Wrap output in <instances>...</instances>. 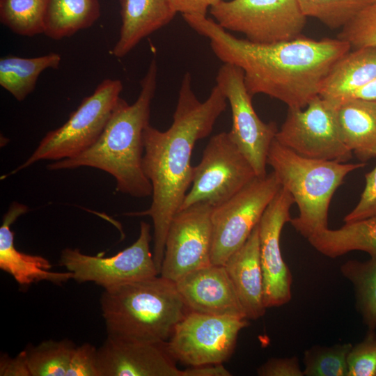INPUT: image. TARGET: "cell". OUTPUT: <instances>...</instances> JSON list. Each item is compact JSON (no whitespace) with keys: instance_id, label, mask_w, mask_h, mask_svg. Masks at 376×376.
Instances as JSON below:
<instances>
[{"instance_id":"obj_1","label":"cell","mask_w":376,"mask_h":376,"mask_svg":"<svg viewBox=\"0 0 376 376\" xmlns=\"http://www.w3.org/2000/svg\"><path fill=\"white\" fill-rule=\"evenodd\" d=\"M194 31L207 38L214 55L240 68L251 96L264 94L303 109L319 95L322 83L333 65L351 49L341 39L314 40L299 36L285 41L258 43L240 39L214 19L183 15Z\"/></svg>"},{"instance_id":"obj_2","label":"cell","mask_w":376,"mask_h":376,"mask_svg":"<svg viewBox=\"0 0 376 376\" xmlns=\"http://www.w3.org/2000/svg\"><path fill=\"white\" fill-rule=\"evenodd\" d=\"M227 100L216 84L200 101L187 72L181 81L173 123L165 131L148 125L143 131V169L152 185V203L133 216H149L153 224V259L160 272L167 232L192 182L191 157L197 141L205 138L225 111Z\"/></svg>"},{"instance_id":"obj_3","label":"cell","mask_w":376,"mask_h":376,"mask_svg":"<svg viewBox=\"0 0 376 376\" xmlns=\"http://www.w3.org/2000/svg\"><path fill=\"white\" fill-rule=\"evenodd\" d=\"M157 65L152 59L140 81L141 91L132 104L121 97L98 139L71 158L54 161L49 170L81 166L100 169L111 175L116 191L142 198L152 195V185L143 169V135L150 125V105L157 88Z\"/></svg>"},{"instance_id":"obj_4","label":"cell","mask_w":376,"mask_h":376,"mask_svg":"<svg viewBox=\"0 0 376 376\" xmlns=\"http://www.w3.org/2000/svg\"><path fill=\"white\" fill-rule=\"evenodd\" d=\"M100 307L107 337L166 343L189 312L175 282L161 276L104 290Z\"/></svg>"},{"instance_id":"obj_5","label":"cell","mask_w":376,"mask_h":376,"mask_svg":"<svg viewBox=\"0 0 376 376\" xmlns=\"http://www.w3.org/2000/svg\"><path fill=\"white\" fill-rule=\"evenodd\" d=\"M267 163L297 205L299 214L291 219V225L307 240L328 228L329 208L336 190L350 173L366 165L305 157L276 139Z\"/></svg>"},{"instance_id":"obj_6","label":"cell","mask_w":376,"mask_h":376,"mask_svg":"<svg viewBox=\"0 0 376 376\" xmlns=\"http://www.w3.org/2000/svg\"><path fill=\"white\" fill-rule=\"evenodd\" d=\"M123 90L120 80L107 79L85 97L68 120L46 134L30 157L9 175L41 160L71 158L91 147L106 127Z\"/></svg>"},{"instance_id":"obj_7","label":"cell","mask_w":376,"mask_h":376,"mask_svg":"<svg viewBox=\"0 0 376 376\" xmlns=\"http://www.w3.org/2000/svg\"><path fill=\"white\" fill-rule=\"evenodd\" d=\"M281 188L272 171L256 178L228 200L212 207V264L224 265L244 244Z\"/></svg>"},{"instance_id":"obj_8","label":"cell","mask_w":376,"mask_h":376,"mask_svg":"<svg viewBox=\"0 0 376 376\" xmlns=\"http://www.w3.org/2000/svg\"><path fill=\"white\" fill-rule=\"evenodd\" d=\"M210 13L226 30L258 43L299 37L307 18L298 0H221L210 6Z\"/></svg>"},{"instance_id":"obj_9","label":"cell","mask_w":376,"mask_h":376,"mask_svg":"<svg viewBox=\"0 0 376 376\" xmlns=\"http://www.w3.org/2000/svg\"><path fill=\"white\" fill-rule=\"evenodd\" d=\"M257 175L229 132L213 136L201 162L194 166L192 186L180 210L197 203L217 206L236 194Z\"/></svg>"},{"instance_id":"obj_10","label":"cell","mask_w":376,"mask_h":376,"mask_svg":"<svg viewBox=\"0 0 376 376\" xmlns=\"http://www.w3.org/2000/svg\"><path fill=\"white\" fill-rule=\"evenodd\" d=\"M248 319L189 311L165 343L169 354L189 366L219 364L227 361Z\"/></svg>"},{"instance_id":"obj_11","label":"cell","mask_w":376,"mask_h":376,"mask_svg":"<svg viewBox=\"0 0 376 376\" xmlns=\"http://www.w3.org/2000/svg\"><path fill=\"white\" fill-rule=\"evenodd\" d=\"M275 139L311 159L347 162L353 155L341 138L336 104L320 95L303 109L288 108Z\"/></svg>"},{"instance_id":"obj_12","label":"cell","mask_w":376,"mask_h":376,"mask_svg":"<svg viewBox=\"0 0 376 376\" xmlns=\"http://www.w3.org/2000/svg\"><path fill=\"white\" fill-rule=\"evenodd\" d=\"M150 225L140 223L139 235L130 246L109 257L89 256L78 249L61 251L59 264L78 283L93 282L104 290L159 275L150 251Z\"/></svg>"},{"instance_id":"obj_13","label":"cell","mask_w":376,"mask_h":376,"mask_svg":"<svg viewBox=\"0 0 376 376\" xmlns=\"http://www.w3.org/2000/svg\"><path fill=\"white\" fill-rule=\"evenodd\" d=\"M216 84L230 107L233 123L228 132L231 139L257 177L265 176L268 152L279 130L276 125L274 122L266 123L257 115L240 68L223 63L218 70Z\"/></svg>"},{"instance_id":"obj_14","label":"cell","mask_w":376,"mask_h":376,"mask_svg":"<svg viewBox=\"0 0 376 376\" xmlns=\"http://www.w3.org/2000/svg\"><path fill=\"white\" fill-rule=\"evenodd\" d=\"M212 207L197 203L173 217L159 275L173 282L211 263Z\"/></svg>"},{"instance_id":"obj_15","label":"cell","mask_w":376,"mask_h":376,"mask_svg":"<svg viewBox=\"0 0 376 376\" xmlns=\"http://www.w3.org/2000/svg\"><path fill=\"white\" fill-rule=\"evenodd\" d=\"M294 203L291 194L281 187L258 224L267 308L281 306L291 299L292 274L282 257L280 237L284 225L292 219L290 208Z\"/></svg>"},{"instance_id":"obj_16","label":"cell","mask_w":376,"mask_h":376,"mask_svg":"<svg viewBox=\"0 0 376 376\" xmlns=\"http://www.w3.org/2000/svg\"><path fill=\"white\" fill-rule=\"evenodd\" d=\"M99 376H184L165 343H143L107 337L97 348Z\"/></svg>"},{"instance_id":"obj_17","label":"cell","mask_w":376,"mask_h":376,"mask_svg":"<svg viewBox=\"0 0 376 376\" xmlns=\"http://www.w3.org/2000/svg\"><path fill=\"white\" fill-rule=\"evenodd\" d=\"M175 283L189 311L246 318L224 265L197 269Z\"/></svg>"},{"instance_id":"obj_18","label":"cell","mask_w":376,"mask_h":376,"mask_svg":"<svg viewBox=\"0 0 376 376\" xmlns=\"http://www.w3.org/2000/svg\"><path fill=\"white\" fill-rule=\"evenodd\" d=\"M28 211L25 205L14 202L4 214L0 227V269L10 274L20 285L46 281L61 285L73 279L71 272L50 271L49 261L41 256L29 255L15 248L10 226Z\"/></svg>"},{"instance_id":"obj_19","label":"cell","mask_w":376,"mask_h":376,"mask_svg":"<svg viewBox=\"0 0 376 376\" xmlns=\"http://www.w3.org/2000/svg\"><path fill=\"white\" fill-rule=\"evenodd\" d=\"M224 266L248 320L264 315V280L260 258L258 226Z\"/></svg>"},{"instance_id":"obj_20","label":"cell","mask_w":376,"mask_h":376,"mask_svg":"<svg viewBox=\"0 0 376 376\" xmlns=\"http://www.w3.org/2000/svg\"><path fill=\"white\" fill-rule=\"evenodd\" d=\"M121 26L112 54L122 58L143 38L170 23L177 13L167 0H118Z\"/></svg>"},{"instance_id":"obj_21","label":"cell","mask_w":376,"mask_h":376,"mask_svg":"<svg viewBox=\"0 0 376 376\" xmlns=\"http://www.w3.org/2000/svg\"><path fill=\"white\" fill-rule=\"evenodd\" d=\"M376 77V47L354 49L340 57L324 79L319 95L334 104L347 100Z\"/></svg>"},{"instance_id":"obj_22","label":"cell","mask_w":376,"mask_h":376,"mask_svg":"<svg viewBox=\"0 0 376 376\" xmlns=\"http://www.w3.org/2000/svg\"><path fill=\"white\" fill-rule=\"evenodd\" d=\"M335 104L346 146L361 162L376 157V102L350 98Z\"/></svg>"},{"instance_id":"obj_23","label":"cell","mask_w":376,"mask_h":376,"mask_svg":"<svg viewBox=\"0 0 376 376\" xmlns=\"http://www.w3.org/2000/svg\"><path fill=\"white\" fill-rule=\"evenodd\" d=\"M308 241L316 251L331 258L353 251H364L376 258V215L345 223L338 229L328 228Z\"/></svg>"},{"instance_id":"obj_24","label":"cell","mask_w":376,"mask_h":376,"mask_svg":"<svg viewBox=\"0 0 376 376\" xmlns=\"http://www.w3.org/2000/svg\"><path fill=\"white\" fill-rule=\"evenodd\" d=\"M99 0H47L44 33L54 40L70 37L100 17Z\"/></svg>"},{"instance_id":"obj_25","label":"cell","mask_w":376,"mask_h":376,"mask_svg":"<svg viewBox=\"0 0 376 376\" xmlns=\"http://www.w3.org/2000/svg\"><path fill=\"white\" fill-rule=\"evenodd\" d=\"M61 61V55L54 52L34 58H1L0 85L17 100L22 101L35 88L40 75L48 68L57 69Z\"/></svg>"},{"instance_id":"obj_26","label":"cell","mask_w":376,"mask_h":376,"mask_svg":"<svg viewBox=\"0 0 376 376\" xmlns=\"http://www.w3.org/2000/svg\"><path fill=\"white\" fill-rule=\"evenodd\" d=\"M354 288L355 306L368 330L376 329V258L350 260L340 266Z\"/></svg>"},{"instance_id":"obj_27","label":"cell","mask_w":376,"mask_h":376,"mask_svg":"<svg viewBox=\"0 0 376 376\" xmlns=\"http://www.w3.org/2000/svg\"><path fill=\"white\" fill-rule=\"evenodd\" d=\"M76 347L68 339L28 345L24 350L31 376H66Z\"/></svg>"},{"instance_id":"obj_28","label":"cell","mask_w":376,"mask_h":376,"mask_svg":"<svg viewBox=\"0 0 376 376\" xmlns=\"http://www.w3.org/2000/svg\"><path fill=\"white\" fill-rule=\"evenodd\" d=\"M47 3V0H0V21L20 36L44 33Z\"/></svg>"},{"instance_id":"obj_29","label":"cell","mask_w":376,"mask_h":376,"mask_svg":"<svg viewBox=\"0 0 376 376\" xmlns=\"http://www.w3.org/2000/svg\"><path fill=\"white\" fill-rule=\"evenodd\" d=\"M303 14L330 29L343 28L376 0H298Z\"/></svg>"},{"instance_id":"obj_30","label":"cell","mask_w":376,"mask_h":376,"mask_svg":"<svg viewBox=\"0 0 376 376\" xmlns=\"http://www.w3.org/2000/svg\"><path fill=\"white\" fill-rule=\"evenodd\" d=\"M351 343L331 346L314 345L304 351V375L347 376V357Z\"/></svg>"},{"instance_id":"obj_31","label":"cell","mask_w":376,"mask_h":376,"mask_svg":"<svg viewBox=\"0 0 376 376\" xmlns=\"http://www.w3.org/2000/svg\"><path fill=\"white\" fill-rule=\"evenodd\" d=\"M338 38L347 42L353 49L376 47V1L343 27Z\"/></svg>"},{"instance_id":"obj_32","label":"cell","mask_w":376,"mask_h":376,"mask_svg":"<svg viewBox=\"0 0 376 376\" xmlns=\"http://www.w3.org/2000/svg\"><path fill=\"white\" fill-rule=\"evenodd\" d=\"M347 368V376H376L375 330H368L363 340L352 345Z\"/></svg>"},{"instance_id":"obj_33","label":"cell","mask_w":376,"mask_h":376,"mask_svg":"<svg viewBox=\"0 0 376 376\" xmlns=\"http://www.w3.org/2000/svg\"><path fill=\"white\" fill-rule=\"evenodd\" d=\"M365 187L355 207L344 218L345 223L376 215V165L365 174Z\"/></svg>"},{"instance_id":"obj_34","label":"cell","mask_w":376,"mask_h":376,"mask_svg":"<svg viewBox=\"0 0 376 376\" xmlns=\"http://www.w3.org/2000/svg\"><path fill=\"white\" fill-rule=\"evenodd\" d=\"M66 376H99L97 348L88 343L77 346Z\"/></svg>"},{"instance_id":"obj_35","label":"cell","mask_w":376,"mask_h":376,"mask_svg":"<svg viewBox=\"0 0 376 376\" xmlns=\"http://www.w3.org/2000/svg\"><path fill=\"white\" fill-rule=\"evenodd\" d=\"M260 376H304L297 357L271 358L257 369Z\"/></svg>"},{"instance_id":"obj_36","label":"cell","mask_w":376,"mask_h":376,"mask_svg":"<svg viewBox=\"0 0 376 376\" xmlns=\"http://www.w3.org/2000/svg\"><path fill=\"white\" fill-rule=\"evenodd\" d=\"M1 376H31L26 351L24 350L15 357L3 354L0 359Z\"/></svg>"},{"instance_id":"obj_37","label":"cell","mask_w":376,"mask_h":376,"mask_svg":"<svg viewBox=\"0 0 376 376\" xmlns=\"http://www.w3.org/2000/svg\"><path fill=\"white\" fill-rule=\"evenodd\" d=\"M177 13L206 15L210 8L208 0H167Z\"/></svg>"},{"instance_id":"obj_38","label":"cell","mask_w":376,"mask_h":376,"mask_svg":"<svg viewBox=\"0 0 376 376\" xmlns=\"http://www.w3.org/2000/svg\"><path fill=\"white\" fill-rule=\"evenodd\" d=\"M230 373L222 363L190 366L184 370V376H230Z\"/></svg>"},{"instance_id":"obj_39","label":"cell","mask_w":376,"mask_h":376,"mask_svg":"<svg viewBox=\"0 0 376 376\" xmlns=\"http://www.w3.org/2000/svg\"><path fill=\"white\" fill-rule=\"evenodd\" d=\"M350 98H359L376 102V77L356 91Z\"/></svg>"},{"instance_id":"obj_40","label":"cell","mask_w":376,"mask_h":376,"mask_svg":"<svg viewBox=\"0 0 376 376\" xmlns=\"http://www.w3.org/2000/svg\"><path fill=\"white\" fill-rule=\"evenodd\" d=\"M221 0H208L209 1V3H210V6H212L213 4H215L217 3H218L219 1H220Z\"/></svg>"}]
</instances>
